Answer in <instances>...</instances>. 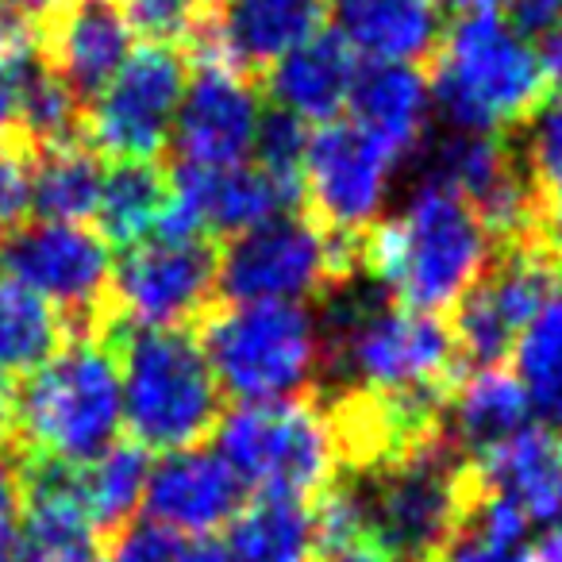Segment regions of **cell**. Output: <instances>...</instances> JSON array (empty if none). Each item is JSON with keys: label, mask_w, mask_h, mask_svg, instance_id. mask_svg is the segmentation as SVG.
Returning a JSON list of instances; mask_svg holds the SVG:
<instances>
[{"label": "cell", "mask_w": 562, "mask_h": 562, "mask_svg": "<svg viewBox=\"0 0 562 562\" xmlns=\"http://www.w3.org/2000/svg\"><path fill=\"white\" fill-rule=\"evenodd\" d=\"M516 367L528 397L551 413L562 401V290L551 293V301L516 339Z\"/></svg>", "instance_id": "f1b7e54d"}, {"label": "cell", "mask_w": 562, "mask_h": 562, "mask_svg": "<svg viewBox=\"0 0 562 562\" xmlns=\"http://www.w3.org/2000/svg\"><path fill=\"white\" fill-rule=\"evenodd\" d=\"M178 562H235V554L227 551V543H216V539H196V543L181 547Z\"/></svg>", "instance_id": "ab89813d"}, {"label": "cell", "mask_w": 562, "mask_h": 562, "mask_svg": "<svg viewBox=\"0 0 562 562\" xmlns=\"http://www.w3.org/2000/svg\"><path fill=\"white\" fill-rule=\"evenodd\" d=\"M536 193V189H531ZM528 243L551 262V270L562 281V189L536 193V212H531Z\"/></svg>", "instance_id": "e575fe53"}, {"label": "cell", "mask_w": 562, "mask_h": 562, "mask_svg": "<svg viewBox=\"0 0 562 562\" xmlns=\"http://www.w3.org/2000/svg\"><path fill=\"white\" fill-rule=\"evenodd\" d=\"M0 4H4L20 24H35V32H40L47 20H55L66 4H74V0H0Z\"/></svg>", "instance_id": "74e56055"}, {"label": "cell", "mask_w": 562, "mask_h": 562, "mask_svg": "<svg viewBox=\"0 0 562 562\" xmlns=\"http://www.w3.org/2000/svg\"><path fill=\"white\" fill-rule=\"evenodd\" d=\"M528 516L501 493H482L474 513L436 562H536L528 547Z\"/></svg>", "instance_id": "83f0119b"}, {"label": "cell", "mask_w": 562, "mask_h": 562, "mask_svg": "<svg viewBox=\"0 0 562 562\" xmlns=\"http://www.w3.org/2000/svg\"><path fill=\"white\" fill-rule=\"evenodd\" d=\"M305 150H308V132L297 116H290V112L281 109L262 112V124H258V139H255V162L270 178H278L281 186H290L301 193Z\"/></svg>", "instance_id": "4dcf8cb0"}, {"label": "cell", "mask_w": 562, "mask_h": 562, "mask_svg": "<svg viewBox=\"0 0 562 562\" xmlns=\"http://www.w3.org/2000/svg\"><path fill=\"white\" fill-rule=\"evenodd\" d=\"M505 20L520 40H539L562 20V0H508Z\"/></svg>", "instance_id": "8d00e7d4"}, {"label": "cell", "mask_w": 562, "mask_h": 562, "mask_svg": "<svg viewBox=\"0 0 562 562\" xmlns=\"http://www.w3.org/2000/svg\"><path fill=\"white\" fill-rule=\"evenodd\" d=\"M70 321L50 301L0 273V374H32L66 347Z\"/></svg>", "instance_id": "484cf974"}, {"label": "cell", "mask_w": 562, "mask_h": 562, "mask_svg": "<svg viewBox=\"0 0 562 562\" xmlns=\"http://www.w3.org/2000/svg\"><path fill=\"white\" fill-rule=\"evenodd\" d=\"M536 562H562V520H559V528H554L551 536L539 543Z\"/></svg>", "instance_id": "ee69618b"}, {"label": "cell", "mask_w": 562, "mask_h": 562, "mask_svg": "<svg viewBox=\"0 0 562 562\" xmlns=\"http://www.w3.org/2000/svg\"><path fill=\"white\" fill-rule=\"evenodd\" d=\"M344 482V477H339ZM367 543L397 562H436L482 501L477 467L443 436L370 474L347 477Z\"/></svg>", "instance_id": "3957f363"}, {"label": "cell", "mask_w": 562, "mask_h": 562, "mask_svg": "<svg viewBox=\"0 0 562 562\" xmlns=\"http://www.w3.org/2000/svg\"><path fill=\"white\" fill-rule=\"evenodd\" d=\"M12 428H16V393H12L9 378L0 374V443H9Z\"/></svg>", "instance_id": "b9f144b4"}, {"label": "cell", "mask_w": 562, "mask_h": 562, "mask_svg": "<svg viewBox=\"0 0 562 562\" xmlns=\"http://www.w3.org/2000/svg\"><path fill=\"white\" fill-rule=\"evenodd\" d=\"M147 451L139 443H116L93 462H78V497L81 516L97 536H112L124 528L143 505L147 485Z\"/></svg>", "instance_id": "4316f807"}, {"label": "cell", "mask_w": 562, "mask_h": 562, "mask_svg": "<svg viewBox=\"0 0 562 562\" xmlns=\"http://www.w3.org/2000/svg\"><path fill=\"white\" fill-rule=\"evenodd\" d=\"M351 124L378 143L393 162H405L424 139L431 86L416 66H370L355 78Z\"/></svg>", "instance_id": "44dd1931"}, {"label": "cell", "mask_w": 562, "mask_h": 562, "mask_svg": "<svg viewBox=\"0 0 562 562\" xmlns=\"http://www.w3.org/2000/svg\"><path fill=\"white\" fill-rule=\"evenodd\" d=\"M0 562H101V536L66 516L24 513V524Z\"/></svg>", "instance_id": "f546056e"}, {"label": "cell", "mask_w": 562, "mask_h": 562, "mask_svg": "<svg viewBox=\"0 0 562 562\" xmlns=\"http://www.w3.org/2000/svg\"><path fill=\"white\" fill-rule=\"evenodd\" d=\"M116 336H78L32 370L16 393L12 439L20 459L93 462L120 443L124 382Z\"/></svg>", "instance_id": "277c9868"}, {"label": "cell", "mask_w": 562, "mask_h": 562, "mask_svg": "<svg viewBox=\"0 0 562 562\" xmlns=\"http://www.w3.org/2000/svg\"><path fill=\"white\" fill-rule=\"evenodd\" d=\"M431 101L451 132L520 135L547 109L539 50L497 12H462L431 58Z\"/></svg>", "instance_id": "7a4b0ae2"}, {"label": "cell", "mask_w": 562, "mask_h": 562, "mask_svg": "<svg viewBox=\"0 0 562 562\" xmlns=\"http://www.w3.org/2000/svg\"><path fill=\"white\" fill-rule=\"evenodd\" d=\"M262 101L250 78L204 58L201 70L189 74L173 124V155L178 166H239L255 155Z\"/></svg>", "instance_id": "4fadbf2b"}, {"label": "cell", "mask_w": 562, "mask_h": 562, "mask_svg": "<svg viewBox=\"0 0 562 562\" xmlns=\"http://www.w3.org/2000/svg\"><path fill=\"white\" fill-rule=\"evenodd\" d=\"M331 35L374 66H431L443 43V0H324Z\"/></svg>", "instance_id": "e0dca14e"}, {"label": "cell", "mask_w": 562, "mask_h": 562, "mask_svg": "<svg viewBox=\"0 0 562 562\" xmlns=\"http://www.w3.org/2000/svg\"><path fill=\"white\" fill-rule=\"evenodd\" d=\"M227 551L235 562H313L321 551L316 513L293 497H258L232 520Z\"/></svg>", "instance_id": "cb8c5ba5"}, {"label": "cell", "mask_w": 562, "mask_h": 562, "mask_svg": "<svg viewBox=\"0 0 562 562\" xmlns=\"http://www.w3.org/2000/svg\"><path fill=\"white\" fill-rule=\"evenodd\" d=\"M531 397L516 374L505 367H485L470 370L454 382L451 397H447L443 428L447 439L467 454L470 462L482 459L497 443L528 424Z\"/></svg>", "instance_id": "7402d4cb"}, {"label": "cell", "mask_w": 562, "mask_h": 562, "mask_svg": "<svg viewBox=\"0 0 562 562\" xmlns=\"http://www.w3.org/2000/svg\"><path fill=\"white\" fill-rule=\"evenodd\" d=\"M220 250L201 232H150L112 266V313L132 328L181 331L212 313Z\"/></svg>", "instance_id": "30bf717a"}, {"label": "cell", "mask_w": 562, "mask_h": 562, "mask_svg": "<svg viewBox=\"0 0 562 562\" xmlns=\"http://www.w3.org/2000/svg\"><path fill=\"white\" fill-rule=\"evenodd\" d=\"M27 43V32H24V24H20L16 16H12L4 4H0V58L4 55H12L16 47H24Z\"/></svg>", "instance_id": "60d3db41"}, {"label": "cell", "mask_w": 562, "mask_h": 562, "mask_svg": "<svg viewBox=\"0 0 562 562\" xmlns=\"http://www.w3.org/2000/svg\"><path fill=\"white\" fill-rule=\"evenodd\" d=\"M173 201V178L158 162L147 158H120L112 170H104L101 201H97V224L104 243H132L147 239L162 224L166 209Z\"/></svg>", "instance_id": "603a6c76"}, {"label": "cell", "mask_w": 562, "mask_h": 562, "mask_svg": "<svg viewBox=\"0 0 562 562\" xmlns=\"http://www.w3.org/2000/svg\"><path fill=\"white\" fill-rule=\"evenodd\" d=\"M539 63L547 70V81L551 89H562V20L543 35V50H539Z\"/></svg>", "instance_id": "f35d334b"}, {"label": "cell", "mask_w": 562, "mask_h": 562, "mask_svg": "<svg viewBox=\"0 0 562 562\" xmlns=\"http://www.w3.org/2000/svg\"><path fill=\"white\" fill-rule=\"evenodd\" d=\"M474 467L485 490L508 497L528 520H562V436L554 428L524 424Z\"/></svg>", "instance_id": "ffe728a7"}, {"label": "cell", "mask_w": 562, "mask_h": 562, "mask_svg": "<svg viewBox=\"0 0 562 562\" xmlns=\"http://www.w3.org/2000/svg\"><path fill=\"white\" fill-rule=\"evenodd\" d=\"M147 516L173 536H212L216 528L232 524L243 508V482L235 470L209 447H186L170 451L147 470L143 485Z\"/></svg>", "instance_id": "2e32d148"}, {"label": "cell", "mask_w": 562, "mask_h": 562, "mask_svg": "<svg viewBox=\"0 0 562 562\" xmlns=\"http://www.w3.org/2000/svg\"><path fill=\"white\" fill-rule=\"evenodd\" d=\"M181 543L170 528L155 520H127L109 536L101 562H178Z\"/></svg>", "instance_id": "d6a6232c"}, {"label": "cell", "mask_w": 562, "mask_h": 562, "mask_svg": "<svg viewBox=\"0 0 562 562\" xmlns=\"http://www.w3.org/2000/svg\"><path fill=\"white\" fill-rule=\"evenodd\" d=\"M104 166L93 147L66 143L50 147L32 158V178H27V209L35 220L50 224H81L97 212L101 201Z\"/></svg>", "instance_id": "d4e9b609"}, {"label": "cell", "mask_w": 562, "mask_h": 562, "mask_svg": "<svg viewBox=\"0 0 562 562\" xmlns=\"http://www.w3.org/2000/svg\"><path fill=\"white\" fill-rule=\"evenodd\" d=\"M24 524V467L20 454H0V554Z\"/></svg>", "instance_id": "d590c367"}, {"label": "cell", "mask_w": 562, "mask_h": 562, "mask_svg": "<svg viewBox=\"0 0 562 562\" xmlns=\"http://www.w3.org/2000/svg\"><path fill=\"white\" fill-rule=\"evenodd\" d=\"M201 351L239 405L297 401L324 378V339L305 305H227L204 316Z\"/></svg>", "instance_id": "5b68a950"}, {"label": "cell", "mask_w": 562, "mask_h": 562, "mask_svg": "<svg viewBox=\"0 0 562 562\" xmlns=\"http://www.w3.org/2000/svg\"><path fill=\"white\" fill-rule=\"evenodd\" d=\"M27 178H32V158L0 139V224L16 227L27 212Z\"/></svg>", "instance_id": "836d02e7"}, {"label": "cell", "mask_w": 562, "mask_h": 562, "mask_svg": "<svg viewBox=\"0 0 562 562\" xmlns=\"http://www.w3.org/2000/svg\"><path fill=\"white\" fill-rule=\"evenodd\" d=\"M447 4H454V9H462V12H493V9H501V4H508V0H447Z\"/></svg>", "instance_id": "f6af8a7d"}, {"label": "cell", "mask_w": 562, "mask_h": 562, "mask_svg": "<svg viewBox=\"0 0 562 562\" xmlns=\"http://www.w3.org/2000/svg\"><path fill=\"white\" fill-rule=\"evenodd\" d=\"M324 24V0H224L193 47L243 78H258Z\"/></svg>", "instance_id": "5bb4252c"}, {"label": "cell", "mask_w": 562, "mask_h": 562, "mask_svg": "<svg viewBox=\"0 0 562 562\" xmlns=\"http://www.w3.org/2000/svg\"><path fill=\"white\" fill-rule=\"evenodd\" d=\"M216 454L258 497H324L344 477L339 439L324 401L239 405L220 416Z\"/></svg>", "instance_id": "52a82bcc"}, {"label": "cell", "mask_w": 562, "mask_h": 562, "mask_svg": "<svg viewBox=\"0 0 562 562\" xmlns=\"http://www.w3.org/2000/svg\"><path fill=\"white\" fill-rule=\"evenodd\" d=\"M132 40L135 27L124 0H74L35 32L40 55L78 97L81 109H89L132 58Z\"/></svg>", "instance_id": "9a60e30c"}, {"label": "cell", "mask_w": 562, "mask_h": 562, "mask_svg": "<svg viewBox=\"0 0 562 562\" xmlns=\"http://www.w3.org/2000/svg\"><path fill=\"white\" fill-rule=\"evenodd\" d=\"M359 243L328 232L305 212H281L227 239L216 290L232 305H305L362 273Z\"/></svg>", "instance_id": "ba28073f"}, {"label": "cell", "mask_w": 562, "mask_h": 562, "mask_svg": "<svg viewBox=\"0 0 562 562\" xmlns=\"http://www.w3.org/2000/svg\"><path fill=\"white\" fill-rule=\"evenodd\" d=\"M520 135L524 139H516V147H520V162L531 178V189L536 193L562 189V97L547 104Z\"/></svg>", "instance_id": "1f68e13d"}, {"label": "cell", "mask_w": 562, "mask_h": 562, "mask_svg": "<svg viewBox=\"0 0 562 562\" xmlns=\"http://www.w3.org/2000/svg\"><path fill=\"white\" fill-rule=\"evenodd\" d=\"M120 336L124 424L143 451H186L220 424V385L189 331L132 328Z\"/></svg>", "instance_id": "8992f818"}, {"label": "cell", "mask_w": 562, "mask_h": 562, "mask_svg": "<svg viewBox=\"0 0 562 562\" xmlns=\"http://www.w3.org/2000/svg\"><path fill=\"white\" fill-rule=\"evenodd\" d=\"M9 278L40 293L78 328V336H116L112 313V255L101 232L86 224H16L0 239Z\"/></svg>", "instance_id": "9c48e42d"}, {"label": "cell", "mask_w": 562, "mask_h": 562, "mask_svg": "<svg viewBox=\"0 0 562 562\" xmlns=\"http://www.w3.org/2000/svg\"><path fill=\"white\" fill-rule=\"evenodd\" d=\"M497 243L474 204L443 186L420 181L405 212L378 220L359 243L362 273L390 301L416 313H451L462 293L490 270Z\"/></svg>", "instance_id": "6da1fadb"}, {"label": "cell", "mask_w": 562, "mask_h": 562, "mask_svg": "<svg viewBox=\"0 0 562 562\" xmlns=\"http://www.w3.org/2000/svg\"><path fill=\"white\" fill-rule=\"evenodd\" d=\"M189 86V58L173 43H147L132 50L120 74L86 109L81 132L97 155L158 162L173 139L181 97Z\"/></svg>", "instance_id": "8fae6325"}, {"label": "cell", "mask_w": 562, "mask_h": 562, "mask_svg": "<svg viewBox=\"0 0 562 562\" xmlns=\"http://www.w3.org/2000/svg\"><path fill=\"white\" fill-rule=\"evenodd\" d=\"M355 78V55L339 35L328 32H316L266 70L273 109L290 112L301 124H331L351 101Z\"/></svg>", "instance_id": "d6986e66"}, {"label": "cell", "mask_w": 562, "mask_h": 562, "mask_svg": "<svg viewBox=\"0 0 562 562\" xmlns=\"http://www.w3.org/2000/svg\"><path fill=\"white\" fill-rule=\"evenodd\" d=\"M393 170L397 162L351 120L324 124L321 132L308 135L301 189H305V201L313 204V216L328 232L344 239H362L382 216Z\"/></svg>", "instance_id": "7c38bea8"}, {"label": "cell", "mask_w": 562, "mask_h": 562, "mask_svg": "<svg viewBox=\"0 0 562 562\" xmlns=\"http://www.w3.org/2000/svg\"><path fill=\"white\" fill-rule=\"evenodd\" d=\"M173 196L186 204L204 235L216 232L227 235V239L281 216V212H293L301 204L297 189L281 186L258 162L178 166Z\"/></svg>", "instance_id": "ac0fdd59"}, {"label": "cell", "mask_w": 562, "mask_h": 562, "mask_svg": "<svg viewBox=\"0 0 562 562\" xmlns=\"http://www.w3.org/2000/svg\"><path fill=\"white\" fill-rule=\"evenodd\" d=\"M328 562H397L374 543H355V547H344V551L328 554Z\"/></svg>", "instance_id": "7bdbcfd3"}]
</instances>
